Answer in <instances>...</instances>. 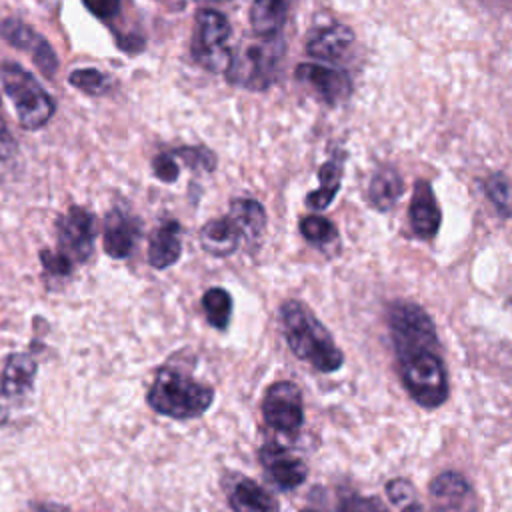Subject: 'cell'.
Listing matches in <instances>:
<instances>
[{"label": "cell", "instance_id": "6da1fadb", "mask_svg": "<svg viewBox=\"0 0 512 512\" xmlns=\"http://www.w3.org/2000/svg\"><path fill=\"white\" fill-rule=\"evenodd\" d=\"M388 330L406 392L426 410L440 408L448 400L450 386L432 318L422 306L396 300L388 306Z\"/></svg>", "mask_w": 512, "mask_h": 512}, {"label": "cell", "instance_id": "7a4b0ae2", "mask_svg": "<svg viewBox=\"0 0 512 512\" xmlns=\"http://www.w3.org/2000/svg\"><path fill=\"white\" fill-rule=\"evenodd\" d=\"M280 326L288 348L296 358L318 372H336L344 364V354L336 346L328 328L302 300H286L280 306Z\"/></svg>", "mask_w": 512, "mask_h": 512}, {"label": "cell", "instance_id": "3957f363", "mask_svg": "<svg viewBox=\"0 0 512 512\" xmlns=\"http://www.w3.org/2000/svg\"><path fill=\"white\" fill-rule=\"evenodd\" d=\"M214 402V390L192 378L188 372L172 366H162L148 390V404L168 418H198Z\"/></svg>", "mask_w": 512, "mask_h": 512}, {"label": "cell", "instance_id": "277c9868", "mask_svg": "<svg viewBox=\"0 0 512 512\" xmlns=\"http://www.w3.org/2000/svg\"><path fill=\"white\" fill-rule=\"evenodd\" d=\"M282 52L284 44L280 36L246 38L232 50L226 80L246 90H266L278 76Z\"/></svg>", "mask_w": 512, "mask_h": 512}, {"label": "cell", "instance_id": "5b68a950", "mask_svg": "<svg viewBox=\"0 0 512 512\" xmlns=\"http://www.w3.org/2000/svg\"><path fill=\"white\" fill-rule=\"evenodd\" d=\"M0 82L8 98L14 102L18 122L24 130H38L54 116L56 104L52 96L20 64L2 62Z\"/></svg>", "mask_w": 512, "mask_h": 512}, {"label": "cell", "instance_id": "8992f818", "mask_svg": "<svg viewBox=\"0 0 512 512\" xmlns=\"http://www.w3.org/2000/svg\"><path fill=\"white\" fill-rule=\"evenodd\" d=\"M228 18L212 8H202L196 14V30L192 38V58L210 72H226L232 50L226 46L230 38Z\"/></svg>", "mask_w": 512, "mask_h": 512}, {"label": "cell", "instance_id": "52a82bcc", "mask_svg": "<svg viewBox=\"0 0 512 512\" xmlns=\"http://www.w3.org/2000/svg\"><path fill=\"white\" fill-rule=\"evenodd\" d=\"M262 418L268 428L296 436L304 424V402L300 388L290 380H278L264 390Z\"/></svg>", "mask_w": 512, "mask_h": 512}, {"label": "cell", "instance_id": "ba28073f", "mask_svg": "<svg viewBox=\"0 0 512 512\" xmlns=\"http://www.w3.org/2000/svg\"><path fill=\"white\" fill-rule=\"evenodd\" d=\"M58 232V252L66 256L72 264L88 260L94 248V218L88 210L80 206L68 208L56 220Z\"/></svg>", "mask_w": 512, "mask_h": 512}, {"label": "cell", "instance_id": "9c48e42d", "mask_svg": "<svg viewBox=\"0 0 512 512\" xmlns=\"http://www.w3.org/2000/svg\"><path fill=\"white\" fill-rule=\"evenodd\" d=\"M432 512H476L478 500L464 474L440 472L428 486Z\"/></svg>", "mask_w": 512, "mask_h": 512}, {"label": "cell", "instance_id": "30bf717a", "mask_svg": "<svg viewBox=\"0 0 512 512\" xmlns=\"http://www.w3.org/2000/svg\"><path fill=\"white\" fill-rule=\"evenodd\" d=\"M0 36L14 48L32 54L34 64L44 76H54L58 68V58L44 36L32 30L26 22L18 18L0 20Z\"/></svg>", "mask_w": 512, "mask_h": 512}, {"label": "cell", "instance_id": "8fae6325", "mask_svg": "<svg viewBox=\"0 0 512 512\" xmlns=\"http://www.w3.org/2000/svg\"><path fill=\"white\" fill-rule=\"evenodd\" d=\"M258 458L266 474L280 490H294L308 476V466L304 460L278 442H264L258 450Z\"/></svg>", "mask_w": 512, "mask_h": 512}, {"label": "cell", "instance_id": "7c38bea8", "mask_svg": "<svg viewBox=\"0 0 512 512\" xmlns=\"http://www.w3.org/2000/svg\"><path fill=\"white\" fill-rule=\"evenodd\" d=\"M296 78L310 86L312 92L324 102V104H338L346 100L352 92V80L348 72L332 66H320L312 62H302L296 66Z\"/></svg>", "mask_w": 512, "mask_h": 512}, {"label": "cell", "instance_id": "4fadbf2b", "mask_svg": "<svg viewBox=\"0 0 512 512\" xmlns=\"http://www.w3.org/2000/svg\"><path fill=\"white\" fill-rule=\"evenodd\" d=\"M408 216H410L412 232L418 238L430 240L440 230L442 212H440V206L436 202L434 190L428 180H416V184L412 188Z\"/></svg>", "mask_w": 512, "mask_h": 512}, {"label": "cell", "instance_id": "5bb4252c", "mask_svg": "<svg viewBox=\"0 0 512 512\" xmlns=\"http://www.w3.org/2000/svg\"><path fill=\"white\" fill-rule=\"evenodd\" d=\"M354 44V30L348 24H330L316 30L308 42L306 52L318 60H340Z\"/></svg>", "mask_w": 512, "mask_h": 512}, {"label": "cell", "instance_id": "9a60e30c", "mask_svg": "<svg viewBox=\"0 0 512 512\" xmlns=\"http://www.w3.org/2000/svg\"><path fill=\"white\" fill-rule=\"evenodd\" d=\"M182 254V226L176 220L162 222L150 236L148 262L152 268H168Z\"/></svg>", "mask_w": 512, "mask_h": 512}, {"label": "cell", "instance_id": "2e32d148", "mask_svg": "<svg viewBox=\"0 0 512 512\" xmlns=\"http://www.w3.org/2000/svg\"><path fill=\"white\" fill-rule=\"evenodd\" d=\"M136 238H138V224L132 220V216L120 210H112L106 216L102 242H104V252L108 256L126 258L132 252Z\"/></svg>", "mask_w": 512, "mask_h": 512}, {"label": "cell", "instance_id": "e0dca14e", "mask_svg": "<svg viewBox=\"0 0 512 512\" xmlns=\"http://www.w3.org/2000/svg\"><path fill=\"white\" fill-rule=\"evenodd\" d=\"M232 512H278V502L252 478L234 480L228 492Z\"/></svg>", "mask_w": 512, "mask_h": 512}, {"label": "cell", "instance_id": "ac0fdd59", "mask_svg": "<svg viewBox=\"0 0 512 512\" xmlns=\"http://www.w3.org/2000/svg\"><path fill=\"white\" fill-rule=\"evenodd\" d=\"M292 0H252L250 26L254 36L274 38L280 36L290 14Z\"/></svg>", "mask_w": 512, "mask_h": 512}, {"label": "cell", "instance_id": "d6986e66", "mask_svg": "<svg viewBox=\"0 0 512 512\" xmlns=\"http://www.w3.org/2000/svg\"><path fill=\"white\" fill-rule=\"evenodd\" d=\"M344 160H346V154L342 150H336L332 154V158L326 160L318 168V182H320V186L306 196V204L310 208L324 210V208H328L332 204L334 196L340 190V182H342V176H344Z\"/></svg>", "mask_w": 512, "mask_h": 512}, {"label": "cell", "instance_id": "ffe728a7", "mask_svg": "<svg viewBox=\"0 0 512 512\" xmlns=\"http://www.w3.org/2000/svg\"><path fill=\"white\" fill-rule=\"evenodd\" d=\"M200 244L202 248L212 256H230L236 252L242 236L236 228V224L228 218H212L200 228Z\"/></svg>", "mask_w": 512, "mask_h": 512}, {"label": "cell", "instance_id": "44dd1931", "mask_svg": "<svg viewBox=\"0 0 512 512\" xmlns=\"http://www.w3.org/2000/svg\"><path fill=\"white\" fill-rule=\"evenodd\" d=\"M228 218L236 224L238 232L246 242L256 244L266 228V210L258 200L236 198L230 202Z\"/></svg>", "mask_w": 512, "mask_h": 512}, {"label": "cell", "instance_id": "7402d4cb", "mask_svg": "<svg viewBox=\"0 0 512 512\" xmlns=\"http://www.w3.org/2000/svg\"><path fill=\"white\" fill-rule=\"evenodd\" d=\"M404 192V182L396 168H378L368 184V200L378 212H390Z\"/></svg>", "mask_w": 512, "mask_h": 512}, {"label": "cell", "instance_id": "603a6c76", "mask_svg": "<svg viewBox=\"0 0 512 512\" xmlns=\"http://www.w3.org/2000/svg\"><path fill=\"white\" fill-rule=\"evenodd\" d=\"M34 376H36V360L26 352L12 354L8 356L4 366L0 390L4 396L26 394L32 388Z\"/></svg>", "mask_w": 512, "mask_h": 512}, {"label": "cell", "instance_id": "cb8c5ba5", "mask_svg": "<svg viewBox=\"0 0 512 512\" xmlns=\"http://www.w3.org/2000/svg\"><path fill=\"white\" fill-rule=\"evenodd\" d=\"M202 308L210 322V326L218 330H226L232 316V296L224 288H208L202 296Z\"/></svg>", "mask_w": 512, "mask_h": 512}, {"label": "cell", "instance_id": "d4e9b609", "mask_svg": "<svg viewBox=\"0 0 512 512\" xmlns=\"http://www.w3.org/2000/svg\"><path fill=\"white\" fill-rule=\"evenodd\" d=\"M484 192L502 218H512V178L508 174H490L484 180Z\"/></svg>", "mask_w": 512, "mask_h": 512}, {"label": "cell", "instance_id": "484cf974", "mask_svg": "<svg viewBox=\"0 0 512 512\" xmlns=\"http://www.w3.org/2000/svg\"><path fill=\"white\" fill-rule=\"evenodd\" d=\"M386 496L400 512H426L414 484L406 478H392L386 484Z\"/></svg>", "mask_w": 512, "mask_h": 512}, {"label": "cell", "instance_id": "4316f807", "mask_svg": "<svg viewBox=\"0 0 512 512\" xmlns=\"http://www.w3.org/2000/svg\"><path fill=\"white\" fill-rule=\"evenodd\" d=\"M298 228H300V234L310 244H316L320 248H324L326 244H330L338 238L336 226L324 216H304V218H300Z\"/></svg>", "mask_w": 512, "mask_h": 512}, {"label": "cell", "instance_id": "83f0119b", "mask_svg": "<svg viewBox=\"0 0 512 512\" xmlns=\"http://www.w3.org/2000/svg\"><path fill=\"white\" fill-rule=\"evenodd\" d=\"M70 84L76 86L78 90L86 92V94H104L110 90L112 86V80L110 76H106L102 70H96V68H80V70H74L70 74Z\"/></svg>", "mask_w": 512, "mask_h": 512}, {"label": "cell", "instance_id": "f1b7e54d", "mask_svg": "<svg viewBox=\"0 0 512 512\" xmlns=\"http://www.w3.org/2000/svg\"><path fill=\"white\" fill-rule=\"evenodd\" d=\"M174 156L182 158L190 168H200L204 172H212L216 168V154L202 146H184L172 152Z\"/></svg>", "mask_w": 512, "mask_h": 512}, {"label": "cell", "instance_id": "f546056e", "mask_svg": "<svg viewBox=\"0 0 512 512\" xmlns=\"http://www.w3.org/2000/svg\"><path fill=\"white\" fill-rule=\"evenodd\" d=\"M338 512H388V508L376 496L348 494L340 498Z\"/></svg>", "mask_w": 512, "mask_h": 512}, {"label": "cell", "instance_id": "4dcf8cb0", "mask_svg": "<svg viewBox=\"0 0 512 512\" xmlns=\"http://www.w3.org/2000/svg\"><path fill=\"white\" fill-rule=\"evenodd\" d=\"M40 260H42V266H44V272L48 276H68L72 272V262L62 256L58 250H42L40 252Z\"/></svg>", "mask_w": 512, "mask_h": 512}, {"label": "cell", "instance_id": "1f68e13d", "mask_svg": "<svg viewBox=\"0 0 512 512\" xmlns=\"http://www.w3.org/2000/svg\"><path fill=\"white\" fill-rule=\"evenodd\" d=\"M152 168H154V176L160 178L162 182H174L180 174L172 154H156L152 160Z\"/></svg>", "mask_w": 512, "mask_h": 512}, {"label": "cell", "instance_id": "d6a6232c", "mask_svg": "<svg viewBox=\"0 0 512 512\" xmlns=\"http://www.w3.org/2000/svg\"><path fill=\"white\" fill-rule=\"evenodd\" d=\"M82 2L100 20H110L120 10V0H82Z\"/></svg>", "mask_w": 512, "mask_h": 512}, {"label": "cell", "instance_id": "836d02e7", "mask_svg": "<svg viewBox=\"0 0 512 512\" xmlns=\"http://www.w3.org/2000/svg\"><path fill=\"white\" fill-rule=\"evenodd\" d=\"M14 150H16V142H14L8 126L0 118V162L8 160L14 154Z\"/></svg>", "mask_w": 512, "mask_h": 512}, {"label": "cell", "instance_id": "e575fe53", "mask_svg": "<svg viewBox=\"0 0 512 512\" xmlns=\"http://www.w3.org/2000/svg\"><path fill=\"white\" fill-rule=\"evenodd\" d=\"M32 512H52L50 508H36V510H32Z\"/></svg>", "mask_w": 512, "mask_h": 512}, {"label": "cell", "instance_id": "d590c367", "mask_svg": "<svg viewBox=\"0 0 512 512\" xmlns=\"http://www.w3.org/2000/svg\"><path fill=\"white\" fill-rule=\"evenodd\" d=\"M300 512H316V510H310V508H304V510H300Z\"/></svg>", "mask_w": 512, "mask_h": 512}, {"label": "cell", "instance_id": "8d00e7d4", "mask_svg": "<svg viewBox=\"0 0 512 512\" xmlns=\"http://www.w3.org/2000/svg\"><path fill=\"white\" fill-rule=\"evenodd\" d=\"M202 2H224V0H202Z\"/></svg>", "mask_w": 512, "mask_h": 512}]
</instances>
